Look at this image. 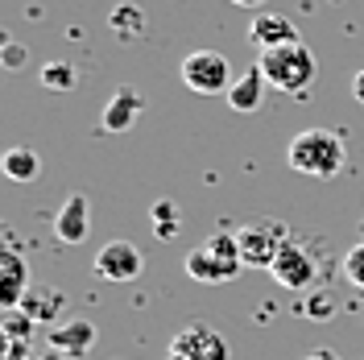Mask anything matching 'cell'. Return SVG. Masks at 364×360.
Returning <instances> with one entry per match:
<instances>
[{
	"instance_id": "cell-1",
	"label": "cell",
	"mask_w": 364,
	"mask_h": 360,
	"mask_svg": "<svg viewBox=\"0 0 364 360\" xmlns=\"http://www.w3.org/2000/svg\"><path fill=\"white\" fill-rule=\"evenodd\" d=\"M286 162H290V170L306 174V179H336L348 162V149H343V137L331 129H302L290 141Z\"/></svg>"
},
{
	"instance_id": "cell-2",
	"label": "cell",
	"mask_w": 364,
	"mask_h": 360,
	"mask_svg": "<svg viewBox=\"0 0 364 360\" xmlns=\"http://www.w3.org/2000/svg\"><path fill=\"white\" fill-rule=\"evenodd\" d=\"M257 67L265 70V83H269L273 91H282V95H306L311 83H315V75H318L315 54L302 42L277 46V50H261Z\"/></svg>"
},
{
	"instance_id": "cell-3",
	"label": "cell",
	"mask_w": 364,
	"mask_h": 360,
	"mask_svg": "<svg viewBox=\"0 0 364 360\" xmlns=\"http://www.w3.org/2000/svg\"><path fill=\"white\" fill-rule=\"evenodd\" d=\"M240 270H245V257H240V245H236V232H211L203 245L191 248V257H186V273L203 286L232 282Z\"/></svg>"
},
{
	"instance_id": "cell-4",
	"label": "cell",
	"mask_w": 364,
	"mask_h": 360,
	"mask_svg": "<svg viewBox=\"0 0 364 360\" xmlns=\"http://www.w3.org/2000/svg\"><path fill=\"white\" fill-rule=\"evenodd\" d=\"M182 83L195 91V95H220V91H232V63H228L220 50H191L182 58Z\"/></svg>"
},
{
	"instance_id": "cell-5",
	"label": "cell",
	"mask_w": 364,
	"mask_h": 360,
	"mask_svg": "<svg viewBox=\"0 0 364 360\" xmlns=\"http://www.w3.org/2000/svg\"><path fill=\"white\" fill-rule=\"evenodd\" d=\"M269 273H273L277 286L306 294V290H315V282H318V261H315V253L302 245V240H290V236H286V245L277 248Z\"/></svg>"
},
{
	"instance_id": "cell-6",
	"label": "cell",
	"mask_w": 364,
	"mask_h": 360,
	"mask_svg": "<svg viewBox=\"0 0 364 360\" xmlns=\"http://www.w3.org/2000/svg\"><path fill=\"white\" fill-rule=\"evenodd\" d=\"M166 360H232V348L215 327L186 323L178 336L166 344Z\"/></svg>"
},
{
	"instance_id": "cell-7",
	"label": "cell",
	"mask_w": 364,
	"mask_h": 360,
	"mask_svg": "<svg viewBox=\"0 0 364 360\" xmlns=\"http://www.w3.org/2000/svg\"><path fill=\"white\" fill-rule=\"evenodd\" d=\"M236 245H240V257H245V270H269L277 248L286 245V236H282L277 224H245L236 228Z\"/></svg>"
},
{
	"instance_id": "cell-8",
	"label": "cell",
	"mask_w": 364,
	"mask_h": 360,
	"mask_svg": "<svg viewBox=\"0 0 364 360\" xmlns=\"http://www.w3.org/2000/svg\"><path fill=\"white\" fill-rule=\"evenodd\" d=\"M141 270H145V257L133 240H108L95 253V273L104 282H136Z\"/></svg>"
},
{
	"instance_id": "cell-9",
	"label": "cell",
	"mask_w": 364,
	"mask_h": 360,
	"mask_svg": "<svg viewBox=\"0 0 364 360\" xmlns=\"http://www.w3.org/2000/svg\"><path fill=\"white\" fill-rule=\"evenodd\" d=\"M29 286H33V277H29V265H25L21 248H4L0 253V307L4 311L21 307V298Z\"/></svg>"
},
{
	"instance_id": "cell-10",
	"label": "cell",
	"mask_w": 364,
	"mask_h": 360,
	"mask_svg": "<svg viewBox=\"0 0 364 360\" xmlns=\"http://www.w3.org/2000/svg\"><path fill=\"white\" fill-rule=\"evenodd\" d=\"M249 38L257 50H277V46H294L302 42L298 38V25L286 17V13H257L249 21Z\"/></svg>"
},
{
	"instance_id": "cell-11",
	"label": "cell",
	"mask_w": 364,
	"mask_h": 360,
	"mask_svg": "<svg viewBox=\"0 0 364 360\" xmlns=\"http://www.w3.org/2000/svg\"><path fill=\"white\" fill-rule=\"evenodd\" d=\"M91 232V203L87 195H67V203L54 216V236L63 245H83Z\"/></svg>"
},
{
	"instance_id": "cell-12",
	"label": "cell",
	"mask_w": 364,
	"mask_h": 360,
	"mask_svg": "<svg viewBox=\"0 0 364 360\" xmlns=\"http://www.w3.org/2000/svg\"><path fill=\"white\" fill-rule=\"evenodd\" d=\"M46 344H50L54 352H63V356H83V352H91V344H95V323H91V319L54 323V327L46 332Z\"/></svg>"
},
{
	"instance_id": "cell-13",
	"label": "cell",
	"mask_w": 364,
	"mask_h": 360,
	"mask_svg": "<svg viewBox=\"0 0 364 360\" xmlns=\"http://www.w3.org/2000/svg\"><path fill=\"white\" fill-rule=\"evenodd\" d=\"M141 112H145V100H141V91L133 88H120L104 104V116H100V125H104V133H129L136 120H141Z\"/></svg>"
},
{
	"instance_id": "cell-14",
	"label": "cell",
	"mask_w": 364,
	"mask_h": 360,
	"mask_svg": "<svg viewBox=\"0 0 364 360\" xmlns=\"http://www.w3.org/2000/svg\"><path fill=\"white\" fill-rule=\"evenodd\" d=\"M265 70L252 63L249 70H240L236 75V83H232V91H228V108L232 112H240V116H249V112H257L261 108V100H265Z\"/></svg>"
},
{
	"instance_id": "cell-15",
	"label": "cell",
	"mask_w": 364,
	"mask_h": 360,
	"mask_svg": "<svg viewBox=\"0 0 364 360\" xmlns=\"http://www.w3.org/2000/svg\"><path fill=\"white\" fill-rule=\"evenodd\" d=\"M21 311L33 319V323H54L58 315H67V294L50 290V286H42V282H33V286L25 290V298H21Z\"/></svg>"
},
{
	"instance_id": "cell-16",
	"label": "cell",
	"mask_w": 364,
	"mask_h": 360,
	"mask_svg": "<svg viewBox=\"0 0 364 360\" xmlns=\"http://www.w3.org/2000/svg\"><path fill=\"white\" fill-rule=\"evenodd\" d=\"M0 170H4L9 182H33L38 174H42V162H38V154H33L29 145H13V149H4Z\"/></svg>"
},
{
	"instance_id": "cell-17",
	"label": "cell",
	"mask_w": 364,
	"mask_h": 360,
	"mask_svg": "<svg viewBox=\"0 0 364 360\" xmlns=\"http://www.w3.org/2000/svg\"><path fill=\"white\" fill-rule=\"evenodd\" d=\"M149 228H154V236L158 240H174L182 232V216H178V203L170 199H158L149 207Z\"/></svg>"
},
{
	"instance_id": "cell-18",
	"label": "cell",
	"mask_w": 364,
	"mask_h": 360,
	"mask_svg": "<svg viewBox=\"0 0 364 360\" xmlns=\"http://www.w3.org/2000/svg\"><path fill=\"white\" fill-rule=\"evenodd\" d=\"M298 311L311 319V323H331L336 319V298H331V290H306L302 294V302H298Z\"/></svg>"
},
{
	"instance_id": "cell-19",
	"label": "cell",
	"mask_w": 364,
	"mask_h": 360,
	"mask_svg": "<svg viewBox=\"0 0 364 360\" xmlns=\"http://www.w3.org/2000/svg\"><path fill=\"white\" fill-rule=\"evenodd\" d=\"M108 25H112L116 38H141V33H145V13H141L136 4H116Z\"/></svg>"
},
{
	"instance_id": "cell-20",
	"label": "cell",
	"mask_w": 364,
	"mask_h": 360,
	"mask_svg": "<svg viewBox=\"0 0 364 360\" xmlns=\"http://www.w3.org/2000/svg\"><path fill=\"white\" fill-rule=\"evenodd\" d=\"M0 323H4V339H9V344H29V339H33V327H38V323L25 315L21 307L4 311V315H0Z\"/></svg>"
},
{
	"instance_id": "cell-21",
	"label": "cell",
	"mask_w": 364,
	"mask_h": 360,
	"mask_svg": "<svg viewBox=\"0 0 364 360\" xmlns=\"http://www.w3.org/2000/svg\"><path fill=\"white\" fill-rule=\"evenodd\" d=\"M75 67L70 63H46L42 67V88H50V91H70L75 88Z\"/></svg>"
},
{
	"instance_id": "cell-22",
	"label": "cell",
	"mask_w": 364,
	"mask_h": 360,
	"mask_svg": "<svg viewBox=\"0 0 364 360\" xmlns=\"http://www.w3.org/2000/svg\"><path fill=\"white\" fill-rule=\"evenodd\" d=\"M343 277H348L356 290H364V240L343 253Z\"/></svg>"
},
{
	"instance_id": "cell-23",
	"label": "cell",
	"mask_w": 364,
	"mask_h": 360,
	"mask_svg": "<svg viewBox=\"0 0 364 360\" xmlns=\"http://www.w3.org/2000/svg\"><path fill=\"white\" fill-rule=\"evenodd\" d=\"M0 63H4L9 70H21L25 63H29V50H25L21 42H13V38H9V42H4V50H0Z\"/></svg>"
},
{
	"instance_id": "cell-24",
	"label": "cell",
	"mask_w": 364,
	"mask_h": 360,
	"mask_svg": "<svg viewBox=\"0 0 364 360\" xmlns=\"http://www.w3.org/2000/svg\"><path fill=\"white\" fill-rule=\"evenodd\" d=\"M302 360H343V356H336L331 348H311V352H306Z\"/></svg>"
},
{
	"instance_id": "cell-25",
	"label": "cell",
	"mask_w": 364,
	"mask_h": 360,
	"mask_svg": "<svg viewBox=\"0 0 364 360\" xmlns=\"http://www.w3.org/2000/svg\"><path fill=\"white\" fill-rule=\"evenodd\" d=\"M352 95L364 104V70H356V75H352Z\"/></svg>"
},
{
	"instance_id": "cell-26",
	"label": "cell",
	"mask_w": 364,
	"mask_h": 360,
	"mask_svg": "<svg viewBox=\"0 0 364 360\" xmlns=\"http://www.w3.org/2000/svg\"><path fill=\"white\" fill-rule=\"evenodd\" d=\"M38 360H70V356H63V352H54V348H46V352H42Z\"/></svg>"
},
{
	"instance_id": "cell-27",
	"label": "cell",
	"mask_w": 364,
	"mask_h": 360,
	"mask_svg": "<svg viewBox=\"0 0 364 360\" xmlns=\"http://www.w3.org/2000/svg\"><path fill=\"white\" fill-rule=\"evenodd\" d=\"M232 4H240V9H257V4H265V0H232Z\"/></svg>"
}]
</instances>
